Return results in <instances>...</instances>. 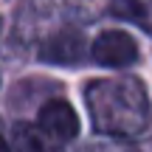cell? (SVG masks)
Listing matches in <instances>:
<instances>
[{"mask_svg": "<svg viewBox=\"0 0 152 152\" xmlns=\"http://www.w3.org/2000/svg\"><path fill=\"white\" fill-rule=\"evenodd\" d=\"M85 107L90 113L93 130L102 135L132 138L141 130H147L152 118L147 87L135 76H113V79L87 82Z\"/></svg>", "mask_w": 152, "mask_h": 152, "instance_id": "obj_1", "label": "cell"}, {"mask_svg": "<svg viewBox=\"0 0 152 152\" xmlns=\"http://www.w3.org/2000/svg\"><path fill=\"white\" fill-rule=\"evenodd\" d=\"M87 54L102 68H130L138 62V42L121 28H107L93 39Z\"/></svg>", "mask_w": 152, "mask_h": 152, "instance_id": "obj_2", "label": "cell"}, {"mask_svg": "<svg viewBox=\"0 0 152 152\" xmlns=\"http://www.w3.org/2000/svg\"><path fill=\"white\" fill-rule=\"evenodd\" d=\"M37 127L51 135L54 141L65 144V141H73L79 135L82 124H79V115L65 99H51L39 107V115H37Z\"/></svg>", "mask_w": 152, "mask_h": 152, "instance_id": "obj_3", "label": "cell"}, {"mask_svg": "<svg viewBox=\"0 0 152 152\" xmlns=\"http://www.w3.org/2000/svg\"><path fill=\"white\" fill-rule=\"evenodd\" d=\"M85 56H87V42L73 28L56 31L39 48V62H45V65H79V62H85Z\"/></svg>", "mask_w": 152, "mask_h": 152, "instance_id": "obj_4", "label": "cell"}, {"mask_svg": "<svg viewBox=\"0 0 152 152\" xmlns=\"http://www.w3.org/2000/svg\"><path fill=\"white\" fill-rule=\"evenodd\" d=\"M11 138H14V149L17 152H62L59 141L45 135L37 124H14Z\"/></svg>", "mask_w": 152, "mask_h": 152, "instance_id": "obj_5", "label": "cell"}, {"mask_svg": "<svg viewBox=\"0 0 152 152\" xmlns=\"http://www.w3.org/2000/svg\"><path fill=\"white\" fill-rule=\"evenodd\" d=\"M0 152H11V149H9V144H6L3 138H0Z\"/></svg>", "mask_w": 152, "mask_h": 152, "instance_id": "obj_6", "label": "cell"}, {"mask_svg": "<svg viewBox=\"0 0 152 152\" xmlns=\"http://www.w3.org/2000/svg\"><path fill=\"white\" fill-rule=\"evenodd\" d=\"M0 26H3V20H0Z\"/></svg>", "mask_w": 152, "mask_h": 152, "instance_id": "obj_7", "label": "cell"}]
</instances>
